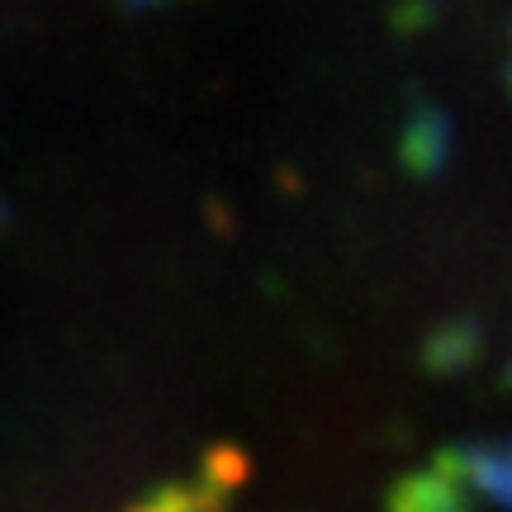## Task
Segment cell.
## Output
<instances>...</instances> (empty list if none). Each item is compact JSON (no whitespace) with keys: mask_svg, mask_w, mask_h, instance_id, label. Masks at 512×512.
Masks as SVG:
<instances>
[{"mask_svg":"<svg viewBox=\"0 0 512 512\" xmlns=\"http://www.w3.org/2000/svg\"><path fill=\"white\" fill-rule=\"evenodd\" d=\"M394 512H475V494L456 475L451 456H437L427 470L408 475L394 494Z\"/></svg>","mask_w":512,"mask_h":512,"instance_id":"obj_1","label":"cell"},{"mask_svg":"<svg viewBox=\"0 0 512 512\" xmlns=\"http://www.w3.org/2000/svg\"><path fill=\"white\" fill-rule=\"evenodd\" d=\"M451 465L465 479V489L475 494V503L512 512V441H479V446L451 451Z\"/></svg>","mask_w":512,"mask_h":512,"instance_id":"obj_2","label":"cell"},{"mask_svg":"<svg viewBox=\"0 0 512 512\" xmlns=\"http://www.w3.org/2000/svg\"><path fill=\"white\" fill-rule=\"evenodd\" d=\"M451 152V119L441 110H418L403 128V162L418 176H437Z\"/></svg>","mask_w":512,"mask_h":512,"instance_id":"obj_3","label":"cell"},{"mask_svg":"<svg viewBox=\"0 0 512 512\" xmlns=\"http://www.w3.org/2000/svg\"><path fill=\"white\" fill-rule=\"evenodd\" d=\"M508 81H512V67H508Z\"/></svg>","mask_w":512,"mask_h":512,"instance_id":"obj_4","label":"cell"}]
</instances>
